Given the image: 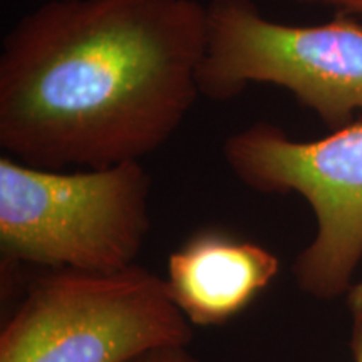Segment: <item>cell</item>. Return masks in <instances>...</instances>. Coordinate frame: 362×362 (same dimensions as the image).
I'll use <instances>...</instances> for the list:
<instances>
[{
	"label": "cell",
	"mask_w": 362,
	"mask_h": 362,
	"mask_svg": "<svg viewBox=\"0 0 362 362\" xmlns=\"http://www.w3.org/2000/svg\"><path fill=\"white\" fill-rule=\"evenodd\" d=\"M200 0H45L0 49V146L44 170L141 161L202 96Z\"/></svg>",
	"instance_id": "6da1fadb"
},
{
	"label": "cell",
	"mask_w": 362,
	"mask_h": 362,
	"mask_svg": "<svg viewBox=\"0 0 362 362\" xmlns=\"http://www.w3.org/2000/svg\"><path fill=\"white\" fill-rule=\"evenodd\" d=\"M151 178L141 161L44 170L0 158V248L8 259L111 274L134 265L149 232Z\"/></svg>",
	"instance_id": "7a4b0ae2"
},
{
	"label": "cell",
	"mask_w": 362,
	"mask_h": 362,
	"mask_svg": "<svg viewBox=\"0 0 362 362\" xmlns=\"http://www.w3.org/2000/svg\"><path fill=\"white\" fill-rule=\"evenodd\" d=\"M192 341L193 325L160 275L136 264L111 274L52 270L2 329L0 362H126Z\"/></svg>",
	"instance_id": "3957f363"
},
{
	"label": "cell",
	"mask_w": 362,
	"mask_h": 362,
	"mask_svg": "<svg viewBox=\"0 0 362 362\" xmlns=\"http://www.w3.org/2000/svg\"><path fill=\"white\" fill-rule=\"evenodd\" d=\"M206 13L202 96L230 101L248 86L272 84L334 129L362 116V21L337 13L324 24H282L253 0H210Z\"/></svg>",
	"instance_id": "277c9868"
},
{
	"label": "cell",
	"mask_w": 362,
	"mask_h": 362,
	"mask_svg": "<svg viewBox=\"0 0 362 362\" xmlns=\"http://www.w3.org/2000/svg\"><path fill=\"white\" fill-rule=\"evenodd\" d=\"M221 153L247 188L309 203L315 235L293 267L298 287L325 300L349 291L362 260V121L317 141H296L259 121L230 134Z\"/></svg>",
	"instance_id": "5b68a950"
},
{
	"label": "cell",
	"mask_w": 362,
	"mask_h": 362,
	"mask_svg": "<svg viewBox=\"0 0 362 362\" xmlns=\"http://www.w3.org/2000/svg\"><path fill=\"white\" fill-rule=\"evenodd\" d=\"M280 262L265 247L205 230L170 255L168 282L192 325H220L240 314L277 277Z\"/></svg>",
	"instance_id": "8992f818"
},
{
	"label": "cell",
	"mask_w": 362,
	"mask_h": 362,
	"mask_svg": "<svg viewBox=\"0 0 362 362\" xmlns=\"http://www.w3.org/2000/svg\"><path fill=\"white\" fill-rule=\"evenodd\" d=\"M126 362H203L188 346H163L133 357Z\"/></svg>",
	"instance_id": "52a82bcc"
},
{
	"label": "cell",
	"mask_w": 362,
	"mask_h": 362,
	"mask_svg": "<svg viewBox=\"0 0 362 362\" xmlns=\"http://www.w3.org/2000/svg\"><path fill=\"white\" fill-rule=\"evenodd\" d=\"M296 2L332 7L339 13H346V16H352L362 21V0H296Z\"/></svg>",
	"instance_id": "ba28073f"
},
{
	"label": "cell",
	"mask_w": 362,
	"mask_h": 362,
	"mask_svg": "<svg viewBox=\"0 0 362 362\" xmlns=\"http://www.w3.org/2000/svg\"><path fill=\"white\" fill-rule=\"evenodd\" d=\"M352 312V354L354 362H362V304H349Z\"/></svg>",
	"instance_id": "9c48e42d"
},
{
	"label": "cell",
	"mask_w": 362,
	"mask_h": 362,
	"mask_svg": "<svg viewBox=\"0 0 362 362\" xmlns=\"http://www.w3.org/2000/svg\"><path fill=\"white\" fill-rule=\"evenodd\" d=\"M349 304H362V280L349 288Z\"/></svg>",
	"instance_id": "30bf717a"
}]
</instances>
